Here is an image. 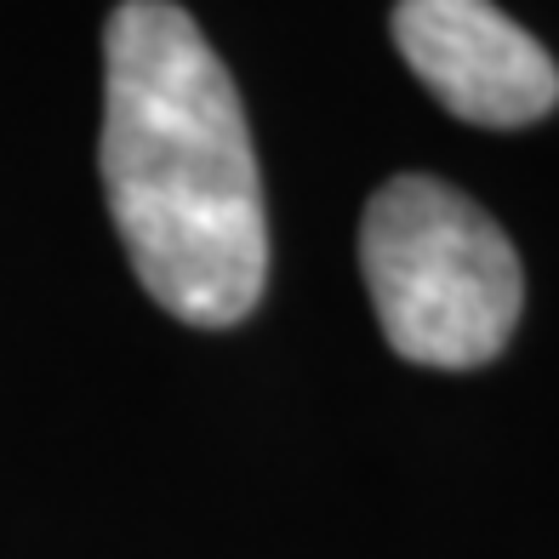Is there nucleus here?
Segmentation results:
<instances>
[{"label": "nucleus", "instance_id": "f257e3e1", "mask_svg": "<svg viewBox=\"0 0 559 559\" xmlns=\"http://www.w3.org/2000/svg\"><path fill=\"white\" fill-rule=\"evenodd\" d=\"M109 217L166 314L223 332L269 286V212L223 58L171 0H126L104 29Z\"/></svg>", "mask_w": 559, "mask_h": 559}, {"label": "nucleus", "instance_id": "f03ea898", "mask_svg": "<svg viewBox=\"0 0 559 559\" xmlns=\"http://www.w3.org/2000/svg\"><path fill=\"white\" fill-rule=\"evenodd\" d=\"M360 269L383 337L417 366L497 360L525 309V274L497 217L440 177H394L371 194Z\"/></svg>", "mask_w": 559, "mask_h": 559}, {"label": "nucleus", "instance_id": "7ed1b4c3", "mask_svg": "<svg viewBox=\"0 0 559 559\" xmlns=\"http://www.w3.org/2000/svg\"><path fill=\"white\" fill-rule=\"evenodd\" d=\"M394 40L456 120L531 126L559 104V69L491 0H400Z\"/></svg>", "mask_w": 559, "mask_h": 559}]
</instances>
